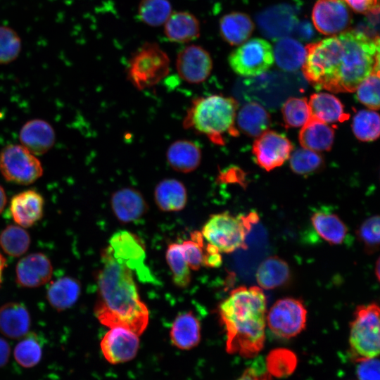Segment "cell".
I'll use <instances>...</instances> for the list:
<instances>
[{
  "instance_id": "obj_1",
  "label": "cell",
  "mask_w": 380,
  "mask_h": 380,
  "mask_svg": "<svg viewBox=\"0 0 380 380\" xmlns=\"http://www.w3.org/2000/svg\"><path fill=\"white\" fill-rule=\"evenodd\" d=\"M302 70L316 89L334 93L355 91L372 72L379 70V38L346 30L305 46Z\"/></svg>"
},
{
  "instance_id": "obj_2",
  "label": "cell",
  "mask_w": 380,
  "mask_h": 380,
  "mask_svg": "<svg viewBox=\"0 0 380 380\" xmlns=\"http://www.w3.org/2000/svg\"><path fill=\"white\" fill-rule=\"evenodd\" d=\"M101 261L96 317L106 327H122L139 336L147 327L149 315L140 299L134 272L115 258L108 247L102 253Z\"/></svg>"
},
{
  "instance_id": "obj_3",
  "label": "cell",
  "mask_w": 380,
  "mask_h": 380,
  "mask_svg": "<svg viewBox=\"0 0 380 380\" xmlns=\"http://www.w3.org/2000/svg\"><path fill=\"white\" fill-rule=\"evenodd\" d=\"M266 297L258 286H239L222 301L219 313L227 334L226 350L255 357L265 340Z\"/></svg>"
},
{
  "instance_id": "obj_4",
  "label": "cell",
  "mask_w": 380,
  "mask_h": 380,
  "mask_svg": "<svg viewBox=\"0 0 380 380\" xmlns=\"http://www.w3.org/2000/svg\"><path fill=\"white\" fill-rule=\"evenodd\" d=\"M237 101L219 94L195 99L183 121L185 129H192L206 136L212 142L224 144V135H238L234 126Z\"/></svg>"
},
{
  "instance_id": "obj_5",
  "label": "cell",
  "mask_w": 380,
  "mask_h": 380,
  "mask_svg": "<svg viewBox=\"0 0 380 380\" xmlns=\"http://www.w3.org/2000/svg\"><path fill=\"white\" fill-rule=\"evenodd\" d=\"M259 221L255 212L232 215L227 212L211 215L202 229V236L220 253H230L247 248L246 239Z\"/></svg>"
},
{
  "instance_id": "obj_6",
  "label": "cell",
  "mask_w": 380,
  "mask_h": 380,
  "mask_svg": "<svg viewBox=\"0 0 380 380\" xmlns=\"http://www.w3.org/2000/svg\"><path fill=\"white\" fill-rule=\"evenodd\" d=\"M170 71L167 54L156 43L144 44L132 56L127 68V79L141 90L158 84Z\"/></svg>"
},
{
  "instance_id": "obj_7",
  "label": "cell",
  "mask_w": 380,
  "mask_h": 380,
  "mask_svg": "<svg viewBox=\"0 0 380 380\" xmlns=\"http://www.w3.org/2000/svg\"><path fill=\"white\" fill-rule=\"evenodd\" d=\"M349 343L360 360L379 355V307L376 303L357 308L350 326Z\"/></svg>"
},
{
  "instance_id": "obj_8",
  "label": "cell",
  "mask_w": 380,
  "mask_h": 380,
  "mask_svg": "<svg viewBox=\"0 0 380 380\" xmlns=\"http://www.w3.org/2000/svg\"><path fill=\"white\" fill-rule=\"evenodd\" d=\"M0 172L8 182L28 185L42 177L43 167L35 155L22 145L9 144L0 151Z\"/></svg>"
},
{
  "instance_id": "obj_9",
  "label": "cell",
  "mask_w": 380,
  "mask_h": 380,
  "mask_svg": "<svg viewBox=\"0 0 380 380\" xmlns=\"http://www.w3.org/2000/svg\"><path fill=\"white\" fill-rule=\"evenodd\" d=\"M274 55L271 44L265 39H248L234 49L228 57L232 70L243 77L260 75L273 65Z\"/></svg>"
},
{
  "instance_id": "obj_10",
  "label": "cell",
  "mask_w": 380,
  "mask_h": 380,
  "mask_svg": "<svg viewBox=\"0 0 380 380\" xmlns=\"http://www.w3.org/2000/svg\"><path fill=\"white\" fill-rule=\"evenodd\" d=\"M307 310L302 300L284 298L277 300L266 315V322L276 336L291 338L299 334L306 326Z\"/></svg>"
},
{
  "instance_id": "obj_11",
  "label": "cell",
  "mask_w": 380,
  "mask_h": 380,
  "mask_svg": "<svg viewBox=\"0 0 380 380\" xmlns=\"http://www.w3.org/2000/svg\"><path fill=\"white\" fill-rule=\"evenodd\" d=\"M113 255L123 262L142 282H156L145 264L146 253L139 238L128 231L115 233L108 246Z\"/></svg>"
},
{
  "instance_id": "obj_12",
  "label": "cell",
  "mask_w": 380,
  "mask_h": 380,
  "mask_svg": "<svg viewBox=\"0 0 380 380\" xmlns=\"http://www.w3.org/2000/svg\"><path fill=\"white\" fill-rule=\"evenodd\" d=\"M350 8L344 0H317L312 12L313 25L324 35L345 32L352 23Z\"/></svg>"
},
{
  "instance_id": "obj_13",
  "label": "cell",
  "mask_w": 380,
  "mask_h": 380,
  "mask_svg": "<svg viewBox=\"0 0 380 380\" xmlns=\"http://www.w3.org/2000/svg\"><path fill=\"white\" fill-rule=\"evenodd\" d=\"M292 150L293 145L285 136L272 130L262 133L253 145L256 163L267 171L281 166Z\"/></svg>"
},
{
  "instance_id": "obj_14",
  "label": "cell",
  "mask_w": 380,
  "mask_h": 380,
  "mask_svg": "<svg viewBox=\"0 0 380 380\" xmlns=\"http://www.w3.org/2000/svg\"><path fill=\"white\" fill-rule=\"evenodd\" d=\"M176 69L184 81L190 84H200L204 82L212 72V57L203 47L190 44L179 51Z\"/></svg>"
},
{
  "instance_id": "obj_15",
  "label": "cell",
  "mask_w": 380,
  "mask_h": 380,
  "mask_svg": "<svg viewBox=\"0 0 380 380\" xmlns=\"http://www.w3.org/2000/svg\"><path fill=\"white\" fill-rule=\"evenodd\" d=\"M100 346L108 362L115 365L128 362L138 352L139 335L122 327H113L101 339Z\"/></svg>"
},
{
  "instance_id": "obj_16",
  "label": "cell",
  "mask_w": 380,
  "mask_h": 380,
  "mask_svg": "<svg viewBox=\"0 0 380 380\" xmlns=\"http://www.w3.org/2000/svg\"><path fill=\"white\" fill-rule=\"evenodd\" d=\"M52 264L42 253H34L23 257L15 267V279L19 286L36 288L46 284L51 278Z\"/></svg>"
},
{
  "instance_id": "obj_17",
  "label": "cell",
  "mask_w": 380,
  "mask_h": 380,
  "mask_svg": "<svg viewBox=\"0 0 380 380\" xmlns=\"http://www.w3.org/2000/svg\"><path fill=\"white\" fill-rule=\"evenodd\" d=\"M44 200L34 189H27L13 196L10 201V214L14 222L28 228L41 220L44 213Z\"/></svg>"
},
{
  "instance_id": "obj_18",
  "label": "cell",
  "mask_w": 380,
  "mask_h": 380,
  "mask_svg": "<svg viewBox=\"0 0 380 380\" xmlns=\"http://www.w3.org/2000/svg\"><path fill=\"white\" fill-rule=\"evenodd\" d=\"M21 145L35 156L48 152L54 145L56 134L53 127L42 119L26 122L19 133Z\"/></svg>"
},
{
  "instance_id": "obj_19",
  "label": "cell",
  "mask_w": 380,
  "mask_h": 380,
  "mask_svg": "<svg viewBox=\"0 0 380 380\" xmlns=\"http://www.w3.org/2000/svg\"><path fill=\"white\" fill-rule=\"evenodd\" d=\"M110 206L117 219L122 222L139 220L148 209L142 194L132 187H124L115 191L111 196Z\"/></svg>"
},
{
  "instance_id": "obj_20",
  "label": "cell",
  "mask_w": 380,
  "mask_h": 380,
  "mask_svg": "<svg viewBox=\"0 0 380 380\" xmlns=\"http://www.w3.org/2000/svg\"><path fill=\"white\" fill-rule=\"evenodd\" d=\"M31 324L30 315L22 303L11 302L0 307V332L11 339L25 336Z\"/></svg>"
},
{
  "instance_id": "obj_21",
  "label": "cell",
  "mask_w": 380,
  "mask_h": 380,
  "mask_svg": "<svg viewBox=\"0 0 380 380\" xmlns=\"http://www.w3.org/2000/svg\"><path fill=\"white\" fill-rule=\"evenodd\" d=\"M200 23L188 11L172 12L164 23V34L172 42L186 43L200 36Z\"/></svg>"
},
{
  "instance_id": "obj_22",
  "label": "cell",
  "mask_w": 380,
  "mask_h": 380,
  "mask_svg": "<svg viewBox=\"0 0 380 380\" xmlns=\"http://www.w3.org/2000/svg\"><path fill=\"white\" fill-rule=\"evenodd\" d=\"M201 150L194 142L182 139L172 142L166 152L167 162L175 171L188 173L196 170L201 161Z\"/></svg>"
},
{
  "instance_id": "obj_23",
  "label": "cell",
  "mask_w": 380,
  "mask_h": 380,
  "mask_svg": "<svg viewBox=\"0 0 380 380\" xmlns=\"http://www.w3.org/2000/svg\"><path fill=\"white\" fill-rule=\"evenodd\" d=\"M310 118L325 123L342 122L349 118L341 101L325 92L311 95L308 101Z\"/></svg>"
},
{
  "instance_id": "obj_24",
  "label": "cell",
  "mask_w": 380,
  "mask_h": 380,
  "mask_svg": "<svg viewBox=\"0 0 380 380\" xmlns=\"http://www.w3.org/2000/svg\"><path fill=\"white\" fill-rule=\"evenodd\" d=\"M303 148L315 152L329 151L334 139V131L327 123L310 118L299 132Z\"/></svg>"
},
{
  "instance_id": "obj_25",
  "label": "cell",
  "mask_w": 380,
  "mask_h": 380,
  "mask_svg": "<svg viewBox=\"0 0 380 380\" xmlns=\"http://www.w3.org/2000/svg\"><path fill=\"white\" fill-rule=\"evenodd\" d=\"M222 39L229 44L239 46L251 37L254 23L249 15L242 12H231L223 15L219 22Z\"/></svg>"
},
{
  "instance_id": "obj_26",
  "label": "cell",
  "mask_w": 380,
  "mask_h": 380,
  "mask_svg": "<svg viewBox=\"0 0 380 380\" xmlns=\"http://www.w3.org/2000/svg\"><path fill=\"white\" fill-rule=\"evenodd\" d=\"M154 199L157 206L163 211H179L187 203L186 189L179 180L167 178L156 185Z\"/></svg>"
},
{
  "instance_id": "obj_27",
  "label": "cell",
  "mask_w": 380,
  "mask_h": 380,
  "mask_svg": "<svg viewBox=\"0 0 380 380\" xmlns=\"http://www.w3.org/2000/svg\"><path fill=\"white\" fill-rule=\"evenodd\" d=\"M170 336L172 344L177 348L191 349L201 340L200 323L191 312L182 313L174 320Z\"/></svg>"
},
{
  "instance_id": "obj_28",
  "label": "cell",
  "mask_w": 380,
  "mask_h": 380,
  "mask_svg": "<svg viewBox=\"0 0 380 380\" xmlns=\"http://www.w3.org/2000/svg\"><path fill=\"white\" fill-rule=\"evenodd\" d=\"M310 220L317 234L327 243L339 245L346 241L348 229L337 215L319 210L315 212Z\"/></svg>"
},
{
  "instance_id": "obj_29",
  "label": "cell",
  "mask_w": 380,
  "mask_h": 380,
  "mask_svg": "<svg viewBox=\"0 0 380 380\" xmlns=\"http://www.w3.org/2000/svg\"><path fill=\"white\" fill-rule=\"evenodd\" d=\"M256 280L259 286L265 289L281 287L288 283L291 271L288 263L277 256L265 259L258 266Z\"/></svg>"
},
{
  "instance_id": "obj_30",
  "label": "cell",
  "mask_w": 380,
  "mask_h": 380,
  "mask_svg": "<svg viewBox=\"0 0 380 380\" xmlns=\"http://www.w3.org/2000/svg\"><path fill=\"white\" fill-rule=\"evenodd\" d=\"M80 293L81 286L77 280L63 277L49 285L46 298L54 309L62 311L72 307L78 300Z\"/></svg>"
},
{
  "instance_id": "obj_31",
  "label": "cell",
  "mask_w": 380,
  "mask_h": 380,
  "mask_svg": "<svg viewBox=\"0 0 380 380\" xmlns=\"http://www.w3.org/2000/svg\"><path fill=\"white\" fill-rule=\"evenodd\" d=\"M236 118L239 129L250 137H258L267 130L270 125L268 112L256 102L244 105Z\"/></svg>"
},
{
  "instance_id": "obj_32",
  "label": "cell",
  "mask_w": 380,
  "mask_h": 380,
  "mask_svg": "<svg viewBox=\"0 0 380 380\" xmlns=\"http://www.w3.org/2000/svg\"><path fill=\"white\" fill-rule=\"evenodd\" d=\"M274 61L284 70L293 72L302 67L306 56L305 48L298 41L284 37L273 49Z\"/></svg>"
},
{
  "instance_id": "obj_33",
  "label": "cell",
  "mask_w": 380,
  "mask_h": 380,
  "mask_svg": "<svg viewBox=\"0 0 380 380\" xmlns=\"http://www.w3.org/2000/svg\"><path fill=\"white\" fill-rule=\"evenodd\" d=\"M15 362L22 367H35L42 357V345L34 333H27L20 338L13 350Z\"/></svg>"
},
{
  "instance_id": "obj_34",
  "label": "cell",
  "mask_w": 380,
  "mask_h": 380,
  "mask_svg": "<svg viewBox=\"0 0 380 380\" xmlns=\"http://www.w3.org/2000/svg\"><path fill=\"white\" fill-rule=\"evenodd\" d=\"M30 243V234L19 225H8L0 233V246L12 257H20L25 253Z\"/></svg>"
},
{
  "instance_id": "obj_35",
  "label": "cell",
  "mask_w": 380,
  "mask_h": 380,
  "mask_svg": "<svg viewBox=\"0 0 380 380\" xmlns=\"http://www.w3.org/2000/svg\"><path fill=\"white\" fill-rule=\"evenodd\" d=\"M353 134L362 141H372L379 136V114L373 110H361L354 116L352 123Z\"/></svg>"
},
{
  "instance_id": "obj_36",
  "label": "cell",
  "mask_w": 380,
  "mask_h": 380,
  "mask_svg": "<svg viewBox=\"0 0 380 380\" xmlns=\"http://www.w3.org/2000/svg\"><path fill=\"white\" fill-rule=\"evenodd\" d=\"M172 13L168 0H141L138 6V16L145 24L151 27L165 23Z\"/></svg>"
},
{
  "instance_id": "obj_37",
  "label": "cell",
  "mask_w": 380,
  "mask_h": 380,
  "mask_svg": "<svg viewBox=\"0 0 380 380\" xmlns=\"http://www.w3.org/2000/svg\"><path fill=\"white\" fill-rule=\"evenodd\" d=\"M166 260L172 274V280L178 287H186L191 281V269L182 253L180 243H170L166 251Z\"/></svg>"
},
{
  "instance_id": "obj_38",
  "label": "cell",
  "mask_w": 380,
  "mask_h": 380,
  "mask_svg": "<svg viewBox=\"0 0 380 380\" xmlns=\"http://www.w3.org/2000/svg\"><path fill=\"white\" fill-rule=\"evenodd\" d=\"M281 111L288 127L303 126L310 118L308 101L305 98H289L284 103Z\"/></svg>"
},
{
  "instance_id": "obj_39",
  "label": "cell",
  "mask_w": 380,
  "mask_h": 380,
  "mask_svg": "<svg viewBox=\"0 0 380 380\" xmlns=\"http://www.w3.org/2000/svg\"><path fill=\"white\" fill-rule=\"evenodd\" d=\"M379 70L367 77L357 87V100L371 110L379 108Z\"/></svg>"
},
{
  "instance_id": "obj_40",
  "label": "cell",
  "mask_w": 380,
  "mask_h": 380,
  "mask_svg": "<svg viewBox=\"0 0 380 380\" xmlns=\"http://www.w3.org/2000/svg\"><path fill=\"white\" fill-rule=\"evenodd\" d=\"M268 372L277 376L290 374L296 365V355L289 350L275 349L270 352L267 358Z\"/></svg>"
},
{
  "instance_id": "obj_41",
  "label": "cell",
  "mask_w": 380,
  "mask_h": 380,
  "mask_svg": "<svg viewBox=\"0 0 380 380\" xmlns=\"http://www.w3.org/2000/svg\"><path fill=\"white\" fill-rule=\"evenodd\" d=\"M322 163L319 154L304 148L297 149L290 157V167L298 175L310 174L319 168Z\"/></svg>"
},
{
  "instance_id": "obj_42",
  "label": "cell",
  "mask_w": 380,
  "mask_h": 380,
  "mask_svg": "<svg viewBox=\"0 0 380 380\" xmlns=\"http://www.w3.org/2000/svg\"><path fill=\"white\" fill-rule=\"evenodd\" d=\"M21 50V39L11 27L0 26V65L15 60Z\"/></svg>"
},
{
  "instance_id": "obj_43",
  "label": "cell",
  "mask_w": 380,
  "mask_h": 380,
  "mask_svg": "<svg viewBox=\"0 0 380 380\" xmlns=\"http://www.w3.org/2000/svg\"><path fill=\"white\" fill-rule=\"evenodd\" d=\"M379 217L372 216L366 219L357 228L356 235L363 245L365 251L370 254L376 252L379 247Z\"/></svg>"
},
{
  "instance_id": "obj_44",
  "label": "cell",
  "mask_w": 380,
  "mask_h": 380,
  "mask_svg": "<svg viewBox=\"0 0 380 380\" xmlns=\"http://www.w3.org/2000/svg\"><path fill=\"white\" fill-rule=\"evenodd\" d=\"M203 242L201 233L196 231L191 233L190 240L181 243L184 257L191 270H198L203 264Z\"/></svg>"
},
{
  "instance_id": "obj_45",
  "label": "cell",
  "mask_w": 380,
  "mask_h": 380,
  "mask_svg": "<svg viewBox=\"0 0 380 380\" xmlns=\"http://www.w3.org/2000/svg\"><path fill=\"white\" fill-rule=\"evenodd\" d=\"M356 372L359 380H379V361L376 357L361 360Z\"/></svg>"
},
{
  "instance_id": "obj_46",
  "label": "cell",
  "mask_w": 380,
  "mask_h": 380,
  "mask_svg": "<svg viewBox=\"0 0 380 380\" xmlns=\"http://www.w3.org/2000/svg\"><path fill=\"white\" fill-rule=\"evenodd\" d=\"M354 11L360 13H374L379 11V0H344Z\"/></svg>"
},
{
  "instance_id": "obj_47",
  "label": "cell",
  "mask_w": 380,
  "mask_h": 380,
  "mask_svg": "<svg viewBox=\"0 0 380 380\" xmlns=\"http://www.w3.org/2000/svg\"><path fill=\"white\" fill-rule=\"evenodd\" d=\"M222 262L220 252L213 245L208 243L204 251L203 264L207 267H217Z\"/></svg>"
},
{
  "instance_id": "obj_48",
  "label": "cell",
  "mask_w": 380,
  "mask_h": 380,
  "mask_svg": "<svg viewBox=\"0 0 380 380\" xmlns=\"http://www.w3.org/2000/svg\"><path fill=\"white\" fill-rule=\"evenodd\" d=\"M236 380H271V376L268 372H260L256 367H249Z\"/></svg>"
},
{
  "instance_id": "obj_49",
  "label": "cell",
  "mask_w": 380,
  "mask_h": 380,
  "mask_svg": "<svg viewBox=\"0 0 380 380\" xmlns=\"http://www.w3.org/2000/svg\"><path fill=\"white\" fill-rule=\"evenodd\" d=\"M10 355L11 348L8 343L0 338V367H3L8 363Z\"/></svg>"
},
{
  "instance_id": "obj_50",
  "label": "cell",
  "mask_w": 380,
  "mask_h": 380,
  "mask_svg": "<svg viewBox=\"0 0 380 380\" xmlns=\"http://www.w3.org/2000/svg\"><path fill=\"white\" fill-rule=\"evenodd\" d=\"M6 204V195L5 190L0 184V214L2 213Z\"/></svg>"
},
{
  "instance_id": "obj_51",
  "label": "cell",
  "mask_w": 380,
  "mask_h": 380,
  "mask_svg": "<svg viewBox=\"0 0 380 380\" xmlns=\"http://www.w3.org/2000/svg\"><path fill=\"white\" fill-rule=\"evenodd\" d=\"M6 261L4 255L0 252V286L2 283L3 273L5 269Z\"/></svg>"
},
{
  "instance_id": "obj_52",
  "label": "cell",
  "mask_w": 380,
  "mask_h": 380,
  "mask_svg": "<svg viewBox=\"0 0 380 380\" xmlns=\"http://www.w3.org/2000/svg\"><path fill=\"white\" fill-rule=\"evenodd\" d=\"M379 265H380L379 259H378L376 263V268H375L376 277H377L378 280H379Z\"/></svg>"
}]
</instances>
